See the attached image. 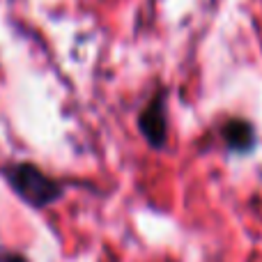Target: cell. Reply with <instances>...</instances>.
Wrapping results in <instances>:
<instances>
[{"label":"cell","instance_id":"3957f363","mask_svg":"<svg viewBox=\"0 0 262 262\" xmlns=\"http://www.w3.org/2000/svg\"><path fill=\"white\" fill-rule=\"evenodd\" d=\"M223 138L232 152H249L255 145V134L246 120H230L223 127Z\"/></svg>","mask_w":262,"mask_h":262},{"label":"cell","instance_id":"7a4b0ae2","mask_svg":"<svg viewBox=\"0 0 262 262\" xmlns=\"http://www.w3.org/2000/svg\"><path fill=\"white\" fill-rule=\"evenodd\" d=\"M140 131L147 138V143L152 147H163L168 136V113H166V97L159 95L145 106V111L140 113Z\"/></svg>","mask_w":262,"mask_h":262},{"label":"cell","instance_id":"6da1fadb","mask_svg":"<svg viewBox=\"0 0 262 262\" xmlns=\"http://www.w3.org/2000/svg\"><path fill=\"white\" fill-rule=\"evenodd\" d=\"M9 186L18 193V198L26 200L32 207H49L51 203L62 195V184L55 182L51 175H46L41 168L32 163H16L5 170Z\"/></svg>","mask_w":262,"mask_h":262}]
</instances>
